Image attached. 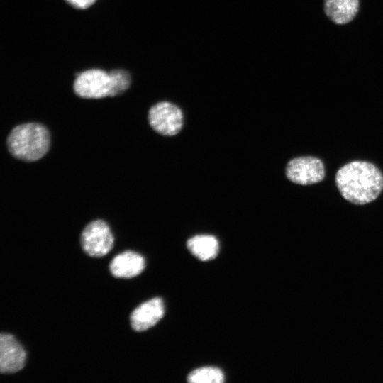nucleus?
<instances>
[{"mask_svg": "<svg viewBox=\"0 0 383 383\" xmlns=\"http://www.w3.org/2000/svg\"><path fill=\"white\" fill-rule=\"evenodd\" d=\"M145 266V259L133 251H125L113 258L109 265L111 274L117 278H132L140 274Z\"/></svg>", "mask_w": 383, "mask_h": 383, "instance_id": "nucleus-9", "label": "nucleus"}, {"mask_svg": "<svg viewBox=\"0 0 383 383\" xmlns=\"http://www.w3.org/2000/svg\"><path fill=\"white\" fill-rule=\"evenodd\" d=\"M187 380L191 383H221L224 381V374L217 367H204L192 371Z\"/></svg>", "mask_w": 383, "mask_h": 383, "instance_id": "nucleus-12", "label": "nucleus"}, {"mask_svg": "<svg viewBox=\"0 0 383 383\" xmlns=\"http://www.w3.org/2000/svg\"><path fill=\"white\" fill-rule=\"evenodd\" d=\"M148 121L157 133L172 136L178 133L183 126V113L176 105L161 101L153 105L148 111Z\"/></svg>", "mask_w": 383, "mask_h": 383, "instance_id": "nucleus-5", "label": "nucleus"}, {"mask_svg": "<svg viewBox=\"0 0 383 383\" xmlns=\"http://www.w3.org/2000/svg\"><path fill=\"white\" fill-rule=\"evenodd\" d=\"M335 184L345 199L363 205L375 200L382 192L383 174L374 164L355 160L337 171Z\"/></svg>", "mask_w": 383, "mask_h": 383, "instance_id": "nucleus-1", "label": "nucleus"}, {"mask_svg": "<svg viewBox=\"0 0 383 383\" xmlns=\"http://www.w3.org/2000/svg\"><path fill=\"white\" fill-rule=\"evenodd\" d=\"M113 240L108 224L102 220H95L82 231L80 243L83 250L89 256L100 257L111 250Z\"/></svg>", "mask_w": 383, "mask_h": 383, "instance_id": "nucleus-4", "label": "nucleus"}, {"mask_svg": "<svg viewBox=\"0 0 383 383\" xmlns=\"http://www.w3.org/2000/svg\"><path fill=\"white\" fill-rule=\"evenodd\" d=\"M359 9V0H324L326 16L336 24H346L354 19Z\"/></svg>", "mask_w": 383, "mask_h": 383, "instance_id": "nucleus-10", "label": "nucleus"}, {"mask_svg": "<svg viewBox=\"0 0 383 383\" xmlns=\"http://www.w3.org/2000/svg\"><path fill=\"white\" fill-rule=\"evenodd\" d=\"M111 82V96L123 94L131 86V77L130 73L122 69H116L109 72Z\"/></svg>", "mask_w": 383, "mask_h": 383, "instance_id": "nucleus-13", "label": "nucleus"}, {"mask_svg": "<svg viewBox=\"0 0 383 383\" xmlns=\"http://www.w3.org/2000/svg\"><path fill=\"white\" fill-rule=\"evenodd\" d=\"M68 4L77 9H87L91 6L96 0H65Z\"/></svg>", "mask_w": 383, "mask_h": 383, "instance_id": "nucleus-14", "label": "nucleus"}, {"mask_svg": "<svg viewBox=\"0 0 383 383\" xmlns=\"http://www.w3.org/2000/svg\"><path fill=\"white\" fill-rule=\"evenodd\" d=\"M287 177L301 185L321 182L325 177V167L321 160L313 156H302L292 159L285 169Z\"/></svg>", "mask_w": 383, "mask_h": 383, "instance_id": "nucleus-6", "label": "nucleus"}, {"mask_svg": "<svg viewBox=\"0 0 383 383\" xmlns=\"http://www.w3.org/2000/svg\"><path fill=\"white\" fill-rule=\"evenodd\" d=\"M73 89L78 96L84 99H96L111 96L109 72L96 68L83 71L76 77Z\"/></svg>", "mask_w": 383, "mask_h": 383, "instance_id": "nucleus-3", "label": "nucleus"}, {"mask_svg": "<svg viewBox=\"0 0 383 383\" xmlns=\"http://www.w3.org/2000/svg\"><path fill=\"white\" fill-rule=\"evenodd\" d=\"M164 313L163 301L158 297L152 299L140 304L131 313V327L138 332L146 331L157 323Z\"/></svg>", "mask_w": 383, "mask_h": 383, "instance_id": "nucleus-8", "label": "nucleus"}, {"mask_svg": "<svg viewBox=\"0 0 383 383\" xmlns=\"http://www.w3.org/2000/svg\"><path fill=\"white\" fill-rule=\"evenodd\" d=\"M26 353L16 339L8 333L0 335V372L1 374H13L21 370L26 363Z\"/></svg>", "mask_w": 383, "mask_h": 383, "instance_id": "nucleus-7", "label": "nucleus"}, {"mask_svg": "<svg viewBox=\"0 0 383 383\" xmlns=\"http://www.w3.org/2000/svg\"><path fill=\"white\" fill-rule=\"evenodd\" d=\"M189 250L198 259L208 261L216 257L219 243L216 238L210 235H197L188 240Z\"/></svg>", "mask_w": 383, "mask_h": 383, "instance_id": "nucleus-11", "label": "nucleus"}, {"mask_svg": "<svg viewBox=\"0 0 383 383\" xmlns=\"http://www.w3.org/2000/svg\"><path fill=\"white\" fill-rule=\"evenodd\" d=\"M6 144L9 152L16 159L33 162L48 152L50 138L43 125L28 123L13 128L7 137Z\"/></svg>", "mask_w": 383, "mask_h": 383, "instance_id": "nucleus-2", "label": "nucleus"}]
</instances>
